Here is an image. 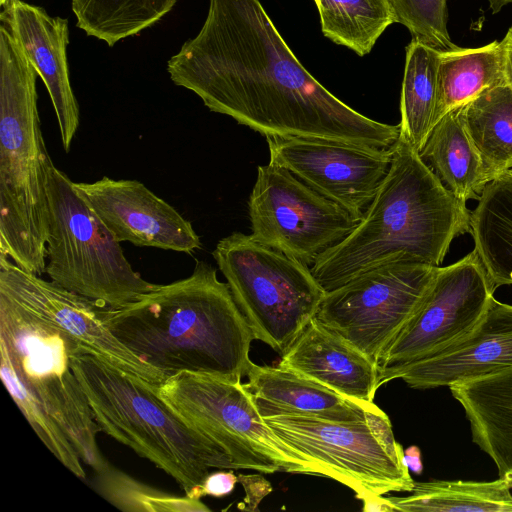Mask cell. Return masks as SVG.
<instances>
[{"label":"cell","instance_id":"cell-34","mask_svg":"<svg viewBox=\"0 0 512 512\" xmlns=\"http://www.w3.org/2000/svg\"><path fill=\"white\" fill-rule=\"evenodd\" d=\"M359 500L363 502L364 512H392L394 511L387 497L382 495H365Z\"/></svg>","mask_w":512,"mask_h":512},{"label":"cell","instance_id":"cell-7","mask_svg":"<svg viewBox=\"0 0 512 512\" xmlns=\"http://www.w3.org/2000/svg\"><path fill=\"white\" fill-rule=\"evenodd\" d=\"M47 197L45 273L52 282L111 309L126 307L156 287L132 268L121 242L52 160Z\"/></svg>","mask_w":512,"mask_h":512},{"label":"cell","instance_id":"cell-3","mask_svg":"<svg viewBox=\"0 0 512 512\" xmlns=\"http://www.w3.org/2000/svg\"><path fill=\"white\" fill-rule=\"evenodd\" d=\"M470 231V211L399 136L388 174L357 227L310 267L328 292L396 262L440 266L451 242Z\"/></svg>","mask_w":512,"mask_h":512},{"label":"cell","instance_id":"cell-35","mask_svg":"<svg viewBox=\"0 0 512 512\" xmlns=\"http://www.w3.org/2000/svg\"><path fill=\"white\" fill-rule=\"evenodd\" d=\"M404 460L409 470L415 474H421L423 464L421 461V452L417 446L412 445L404 450Z\"/></svg>","mask_w":512,"mask_h":512},{"label":"cell","instance_id":"cell-11","mask_svg":"<svg viewBox=\"0 0 512 512\" xmlns=\"http://www.w3.org/2000/svg\"><path fill=\"white\" fill-rule=\"evenodd\" d=\"M440 266L396 262L325 293L316 317L376 364L417 311Z\"/></svg>","mask_w":512,"mask_h":512},{"label":"cell","instance_id":"cell-12","mask_svg":"<svg viewBox=\"0 0 512 512\" xmlns=\"http://www.w3.org/2000/svg\"><path fill=\"white\" fill-rule=\"evenodd\" d=\"M248 214L254 240L309 267L361 221L270 161L257 167Z\"/></svg>","mask_w":512,"mask_h":512},{"label":"cell","instance_id":"cell-23","mask_svg":"<svg viewBox=\"0 0 512 512\" xmlns=\"http://www.w3.org/2000/svg\"><path fill=\"white\" fill-rule=\"evenodd\" d=\"M469 233L495 289L512 285V169L486 184L470 211Z\"/></svg>","mask_w":512,"mask_h":512},{"label":"cell","instance_id":"cell-37","mask_svg":"<svg viewBox=\"0 0 512 512\" xmlns=\"http://www.w3.org/2000/svg\"><path fill=\"white\" fill-rule=\"evenodd\" d=\"M8 0H0V5L3 6Z\"/></svg>","mask_w":512,"mask_h":512},{"label":"cell","instance_id":"cell-25","mask_svg":"<svg viewBox=\"0 0 512 512\" xmlns=\"http://www.w3.org/2000/svg\"><path fill=\"white\" fill-rule=\"evenodd\" d=\"M500 41L481 47L441 51L435 124L450 110L505 82Z\"/></svg>","mask_w":512,"mask_h":512},{"label":"cell","instance_id":"cell-33","mask_svg":"<svg viewBox=\"0 0 512 512\" xmlns=\"http://www.w3.org/2000/svg\"><path fill=\"white\" fill-rule=\"evenodd\" d=\"M219 469L210 472L200 487V498L204 496L223 497L230 494L238 482L232 469Z\"/></svg>","mask_w":512,"mask_h":512},{"label":"cell","instance_id":"cell-10","mask_svg":"<svg viewBox=\"0 0 512 512\" xmlns=\"http://www.w3.org/2000/svg\"><path fill=\"white\" fill-rule=\"evenodd\" d=\"M262 418L287 445L320 467L325 477L353 490L357 499L411 492L414 487L404 449L380 408L353 422L295 413H272Z\"/></svg>","mask_w":512,"mask_h":512},{"label":"cell","instance_id":"cell-32","mask_svg":"<svg viewBox=\"0 0 512 512\" xmlns=\"http://www.w3.org/2000/svg\"><path fill=\"white\" fill-rule=\"evenodd\" d=\"M238 482L245 491V497L237 507L243 511H259L260 502L272 492L271 483L260 473L238 474Z\"/></svg>","mask_w":512,"mask_h":512},{"label":"cell","instance_id":"cell-28","mask_svg":"<svg viewBox=\"0 0 512 512\" xmlns=\"http://www.w3.org/2000/svg\"><path fill=\"white\" fill-rule=\"evenodd\" d=\"M323 35L358 56L369 54L397 19L390 0H313Z\"/></svg>","mask_w":512,"mask_h":512},{"label":"cell","instance_id":"cell-18","mask_svg":"<svg viewBox=\"0 0 512 512\" xmlns=\"http://www.w3.org/2000/svg\"><path fill=\"white\" fill-rule=\"evenodd\" d=\"M0 14L3 25L19 43L36 68L50 95L66 152L80 123L67 63L68 20L52 17L42 7L8 0Z\"/></svg>","mask_w":512,"mask_h":512},{"label":"cell","instance_id":"cell-2","mask_svg":"<svg viewBox=\"0 0 512 512\" xmlns=\"http://www.w3.org/2000/svg\"><path fill=\"white\" fill-rule=\"evenodd\" d=\"M113 335L166 377L189 371L241 381L255 339L227 283L197 260L192 274L156 287L138 301L110 309Z\"/></svg>","mask_w":512,"mask_h":512},{"label":"cell","instance_id":"cell-14","mask_svg":"<svg viewBox=\"0 0 512 512\" xmlns=\"http://www.w3.org/2000/svg\"><path fill=\"white\" fill-rule=\"evenodd\" d=\"M270 162L362 219L389 172L393 147L294 136L265 137Z\"/></svg>","mask_w":512,"mask_h":512},{"label":"cell","instance_id":"cell-29","mask_svg":"<svg viewBox=\"0 0 512 512\" xmlns=\"http://www.w3.org/2000/svg\"><path fill=\"white\" fill-rule=\"evenodd\" d=\"M177 0H72L76 26L112 47L154 25Z\"/></svg>","mask_w":512,"mask_h":512},{"label":"cell","instance_id":"cell-30","mask_svg":"<svg viewBox=\"0 0 512 512\" xmlns=\"http://www.w3.org/2000/svg\"><path fill=\"white\" fill-rule=\"evenodd\" d=\"M99 493L123 511H211L201 499L175 496L141 483L109 465L96 473Z\"/></svg>","mask_w":512,"mask_h":512},{"label":"cell","instance_id":"cell-4","mask_svg":"<svg viewBox=\"0 0 512 512\" xmlns=\"http://www.w3.org/2000/svg\"><path fill=\"white\" fill-rule=\"evenodd\" d=\"M37 76L19 43L0 25V255L41 276L51 158L37 108Z\"/></svg>","mask_w":512,"mask_h":512},{"label":"cell","instance_id":"cell-26","mask_svg":"<svg viewBox=\"0 0 512 512\" xmlns=\"http://www.w3.org/2000/svg\"><path fill=\"white\" fill-rule=\"evenodd\" d=\"M440 52L414 39L405 49L400 137L418 152L435 125Z\"/></svg>","mask_w":512,"mask_h":512},{"label":"cell","instance_id":"cell-31","mask_svg":"<svg viewBox=\"0 0 512 512\" xmlns=\"http://www.w3.org/2000/svg\"><path fill=\"white\" fill-rule=\"evenodd\" d=\"M397 23L404 25L412 39L440 51L457 46L448 32L447 0H390Z\"/></svg>","mask_w":512,"mask_h":512},{"label":"cell","instance_id":"cell-16","mask_svg":"<svg viewBox=\"0 0 512 512\" xmlns=\"http://www.w3.org/2000/svg\"><path fill=\"white\" fill-rule=\"evenodd\" d=\"M74 184L119 242L187 254L201 248L192 223L143 183L104 176Z\"/></svg>","mask_w":512,"mask_h":512},{"label":"cell","instance_id":"cell-36","mask_svg":"<svg viewBox=\"0 0 512 512\" xmlns=\"http://www.w3.org/2000/svg\"><path fill=\"white\" fill-rule=\"evenodd\" d=\"M491 11L495 14L505 5L512 3V0H488Z\"/></svg>","mask_w":512,"mask_h":512},{"label":"cell","instance_id":"cell-20","mask_svg":"<svg viewBox=\"0 0 512 512\" xmlns=\"http://www.w3.org/2000/svg\"><path fill=\"white\" fill-rule=\"evenodd\" d=\"M246 389L261 414L295 413L330 421L353 422L379 409L374 402L344 397L332 389L280 366L252 363Z\"/></svg>","mask_w":512,"mask_h":512},{"label":"cell","instance_id":"cell-19","mask_svg":"<svg viewBox=\"0 0 512 512\" xmlns=\"http://www.w3.org/2000/svg\"><path fill=\"white\" fill-rule=\"evenodd\" d=\"M278 366L316 381L338 394L373 402L378 366L314 316L283 352Z\"/></svg>","mask_w":512,"mask_h":512},{"label":"cell","instance_id":"cell-21","mask_svg":"<svg viewBox=\"0 0 512 512\" xmlns=\"http://www.w3.org/2000/svg\"><path fill=\"white\" fill-rule=\"evenodd\" d=\"M469 420L472 439L512 483V367L451 385Z\"/></svg>","mask_w":512,"mask_h":512},{"label":"cell","instance_id":"cell-17","mask_svg":"<svg viewBox=\"0 0 512 512\" xmlns=\"http://www.w3.org/2000/svg\"><path fill=\"white\" fill-rule=\"evenodd\" d=\"M512 367V305L492 297L478 324L443 351L392 373L414 389L480 378Z\"/></svg>","mask_w":512,"mask_h":512},{"label":"cell","instance_id":"cell-6","mask_svg":"<svg viewBox=\"0 0 512 512\" xmlns=\"http://www.w3.org/2000/svg\"><path fill=\"white\" fill-rule=\"evenodd\" d=\"M81 344L55 322L0 287V366L9 370L64 431L81 461L99 473L109 463L101 432L72 369Z\"/></svg>","mask_w":512,"mask_h":512},{"label":"cell","instance_id":"cell-27","mask_svg":"<svg viewBox=\"0 0 512 512\" xmlns=\"http://www.w3.org/2000/svg\"><path fill=\"white\" fill-rule=\"evenodd\" d=\"M512 483L493 481L415 482L409 496L387 497L394 511L403 512H512Z\"/></svg>","mask_w":512,"mask_h":512},{"label":"cell","instance_id":"cell-13","mask_svg":"<svg viewBox=\"0 0 512 512\" xmlns=\"http://www.w3.org/2000/svg\"><path fill=\"white\" fill-rule=\"evenodd\" d=\"M495 290L474 250L438 267L417 311L378 361V388L400 368L467 335L483 317Z\"/></svg>","mask_w":512,"mask_h":512},{"label":"cell","instance_id":"cell-15","mask_svg":"<svg viewBox=\"0 0 512 512\" xmlns=\"http://www.w3.org/2000/svg\"><path fill=\"white\" fill-rule=\"evenodd\" d=\"M0 287L66 330L83 350L149 383L159 384L167 378L109 330L106 318L111 308L46 281L3 255H0Z\"/></svg>","mask_w":512,"mask_h":512},{"label":"cell","instance_id":"cell-8","mask_svg":"<svg viewBox=\"0 0 512 512\" xmlns=\"http://www.w3.org/2000/svg\"><path fill=\"white\" fill-rule=\"evenodd\" d=\"M146 385L190 427L218 445L236 469L325 477L320 467L269 427L241 381L183 371Z\"/></svg>","mask_w":512,"mask_h":512},{"label":"cell","instance_id":"cell-5","mask_svg":"<svg viewBox=\"0 0 512 512\" xmlns=\"http://www.w3.org/2000/svg\"><path fill=\"white\" fill-rule=\"evenodd\" d=\"M72 369L100 430L171 476L192 499L210 469H236L229 456L190 427L146 385L88 351L72 355Z\"/></svg>","mask_w":512,"mask_h":512},{"label":"cell","instance_id":"cell-1","mask_svg":"<svg viewBox=\"0 0 512 512\" xmlns=\"http://www.w3.org/2000/svg\"><path fill=\"white\" fill-rule=\"evenodd\" d=\"M177 86L212 112L268 136L323 138L390 149L400 125L357 112L297 59L260 0H209L199 33L167 63Z\"/></svg>","mask_w":512,"mask_h":512},{"label":"cell","instance_id":"cell-22","mask_svg":"<svg viewBox=\"0 0 512 512\" xmlns=\"http://www.w3.org/2000/svg\"><path fill=\"white\" fill-rule=\"evenodd\" d=\"M461 110L462 105L450 110L433 126L419 155L442 184L466 204L479 199L489 179L466 133Z\"/></svg>","mask_w":512,"mask_h":512},{"label":"cell","instance_id":"cell-24","mask_svg":"<svg viewBox=\"0 0 512 512\" xmlns=\"http://www.w3.org/2000/svg\"><path fill=\"white\" fill-rule=\"evenodd\" d=\"M461 114L489 181L512 169V87L505 81L482 91Z\"/></svg>","mask_w":512,"mask_h":512},{"label":"cell","instance_id":"cell-9","mask_svg":"<svg viewBox=\"0 0 512 512\" xmlns=\"http://www.w3.org/2000/svg\"><path fill=\"white\" fill-rule=\"evenodd\" d=\"M212 256L255 339L282 355L326 293L311 268L241 232L219 240Z\"/></svg>","mask_w":512,"mask_h":512}]
</instances>
